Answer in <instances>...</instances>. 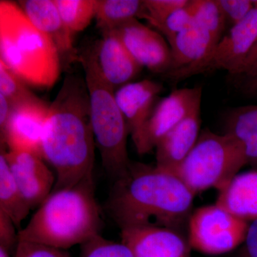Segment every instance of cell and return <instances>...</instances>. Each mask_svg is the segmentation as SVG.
Wrapping results in <instances>:
<instances>
[{
    "label": "cell",
    "mask_w": 257,
    "mask_h": 257,
    "mask_svg": "<svg viewBox=\"0 0 257 257\" xmlns=\"http://www.w3.org/2000/svg\"><path fill=\"white\" fill-rule=\"evenodd\" d=\"M194 196L172 172L132 162L115 179L105 210L120 229L159 227L181 232L188 224Z\"/></svg>",
    "instance_id": "1"
},
{
    "label": "cell",
    "mask_w": 257,
    "mask_h": 257,
    "mask_svg": "<svg viewBox=\"0 0 257 257\" xmlns=\"http://www.w3.org/2000/svg\"><path fill=\"white\" fill-rule=\"evenodd\" d=\"M95 145L87 83L70 74L50 104L42 136V159L56 172L53 190L72 187L93 175Z\"/></svg>",
    "instance_id": "2"
},
{
    "label": "cell",
    "mask_w": 257,
    "mask_h": 257,
    "mask_svg": "<svg viewBox=\"0 0 257 257\" xmlns=\"http://www.w3.org/2000/svg\"><path fill=\"white\" fill-rule=\"evenodd\" d=\"M101 226L91 175L72 187L52 191L19 231V241L65 250L100 234Z\"/></svg>",
    "instance_id": "3"
},
{
    "label": "cell",
    "mask_w": 257,
    "mask_h": 257,
    "mask_svg": "<svg viewBox=\"0 0 257 257\" xmlns=\"http://www.w3.org/2000/svg\"><path fill=\"white\" fill-rule=\"evenodd\" d=\"M0 60L28 85L50 89L62 63L53 42L34 26L20 5L0 1Z\"/></svg>",
    "instance_id": "4"
},
{
    "label": "cell",
    "mask_w": 257,
    "mask_h": 257,
    "mask_svg": "<svg viewBox=\"0 0 257 257\" xmlns=\"http://www.w3.org/2000/svg\"><path fill=\"white\" fill-rule=\"evenodd\" d=\"M247 165L241 143L229 133H201L195 146L172 173L194 194L208 189L220 191Z\"/></svg>",
    "instance_id": "5"
},
{
    "label": "cell",
    "mask_w": 257,
    "mask_h": 257,
    "mask_svg": "<svg viewBox=\"0 0 257 257\" xmlns=\"http://www.w3.org/2000/svg\"><path fill=\"white\" fill-rule=\"evenodd\" d=\"M84 79L89 91L95 145L104 170L116 179L132 163L126 148L130 134L127 124L115 100L114 91L89 72H85Z\"/></svg>",
    "instance_id": "6"
},
{
    "label": "cell",
    "mask_w": 257,
    "mask_h": 257,
    "mask_svg": "<svg viewBox=\"0 0 257 257\" xmlns=\"http://www.w3.org/2000/svg\"><path fill=\"white\" fill-rule=\"evenodd\" d=\"M248 224L216 204L204 206L192 211L187 240L191 248L199 252L222 254L244 242Z\"/></svg>",
    "instance_id": "7"
},
{
    "label": "cell",
    "mask_w": 257,
    "mask_h": 257,
    "mask_svg": "<svg viewBox=\"0 0 257 257\" xmlns=\"http://www.w3.org/2000/svg\"><path fill=\"white\" fill-rule=\"evenodd\" d=\"M84 72L95 76L115 91L128 84L143 70L112 31L101 37L79 55Z\"/></svg>",
    "instance_id": "8"
},
{
    "label": "cell",
    "mask_w": 257,
    "mask_h": 257,
    "mask_svg": "<svg viewBox=\"0 0 257 257\" xmlns=\"http://www.w3.org/2000/svg\"><path fill=\"white\" fill-rule=\"evenodd\" d=\"M257 40L256 7L242 21L231 27L216 45L211 55L202 63L178 74L172 79L177 82L192 76L224 69L231 75H239L250 51Z\"/></svg>",
    "instance_id": "9"
},
{
    "label": "cell",
    "mask_w": 257,
    "mask_h": 257,
    "mask_svg": "<svg viewBox=\"0 0 257 257\" xmlns=\"http://www.w3.org/2000/svg\"><path fill=\"white\" fill-rule=\"evenodd\" d=\"M202 88L175 89L159 101L138 135L133 139L137 152L146 155L202 102Z\"/></svg>",
    "instance_id": "10"
},
{
    "label": "cell",
    "mask_w": 257,
    "mask_h": 257,
    "mask_svg": "<svg viewBox=\"0 0 257 257\" xmlns=\"http://www.w3.org/2000/svg\"><path fill=\"white\" fill-rule=\"evenodd\" d=\"M112 32L142 67L164 76L170 72L172 51L160 33L140 23L137 18L128 20Z\"/></svg>",
    "instance_id": "11"
},
{
    "label": "cell",
    "mask_w": 257,
    "mask_h": 257,
    "mask_svg": "<svg viewBox=\"0 0 257 257\" xmlns=\"http://www.w3.org/2000/svg\"><path fill=\"white\" fill-rule=\"evenodd\" d=\"M49 107L50 104L41 99L13 108L1 133L2 143L8 145L9 151L28 152L42 157V136Z\"/></svg>",
    "instance_id": "12"
},
{
    "label": "cell",
    "mask_w": 257,
    "mask_h": 257,
    "mask_svg": "<svg viewBox=\"0 0 257 257\" xmlns=\"http://www.w3.org/2000/svg\"><path fill=\"white\" fill-rule=\"evenodd\" d=\"M30 209L39 207L50 195L55 185L56 177L41 157L28 152L1 150Z\"/></svg>",
    "instance_id": "13"
},
{
    "label": "cell",
    "mask_w": 257,
    "mask_h": 257,
    "mask_svg": "<svg viewBox=\"0 0 257 257\" xmlns=\"http://www.w3.org/2000/svg\"><path fill=\"white\" fill-rule=\"evenodd\" d=\"M121 238L135 257H191L188 240L175 230L126 228L121 229Z\"/></svg>",
    "instance_id": "14"
},
{
    "label": "cell",
    "mask_w": 257,
    "mask_h": 257,
    "mask_svg": "<svg viewBox=\"0 0 257 257\" xmlns=\"http://www.w3.org/2000/svg\"><path fill=\"white\" fill-rule=\"evenodd\" d=\"M18 5L34 26L55 44L62 64L69 65L79 60L74 35L64 23L55 0H23Z\"/></svg>",
    "instance_id": "15"
},
{
    "label": "cell",
    "mask_w": 257,
    "mask_h": 257,
    "mask_svg": "<svg viewBox=\"0 0 257 257\" xmlns=\"http://www.w3.org/2000/svg\"><path fill=\"white\" fill-rule=\"evenodd\" d=\"M162 90L160 83L144 79L128 83L115 91V100L126 119L132 139L138 135L150 117Z\"/></svg>",
    "instance_id": "16"
},
{
    "label": "cell",
    "mask_w": 257,
    "mask_h": 257,
    "mask_svg": "<svg viewBox=\"0 0 257 257\" xmlns=\"http://www.w3.org/2000/svg\"><path fill=\"white\" fill-rule=\"evenodd\" d=\"M201 104L167 134L156 147L157 167L172 172L188 156L199 138Z\"/></svg>",
    "instance_id": "17"
},
{
    "label": "cell",
    "mask_w": 257,
    "mask_h": 257,
    "mask_svg": "<svg viewBox=\"0 0 257 257\" xmlns=\"http://www.w3.org/2000/svg\"><path fill=\"white\" fill-rule=\"evenodd\" d=\"M219 43L206 29L194 23L170 44L172 65L165 77L172 80L178 74L207 60Z\"/></svg>",
    "instance_id": "18"
},
{
    "label": "cell",
    "mask_w": 257,
    "mask_h": 257,
    "mask_svg": "<svg viewBox=\"0 0 257 257\" xmlns=\"http://www.w3.org/2000/svg\"><path fill=\"white\" fill-rule=\"evenodd\" d=\"M219 192L216 206L247 222L257 219V170L237 174Z\"/></svg>",
    "instance_id": "19"
},
{
    "label": "cell",
    "mask_w": 257,
    "mask_h": 257,
    "mask_svg": "<svg viewBox=\"0 0 257 257\" xmlns=\"http://www.w3.org/2000/svg\"><path fill=\"white\" fill-rule=\"evenodd\" d=\"M226 133L241 143L247 165L257 170V105L239 106L226 117Z\"/></svg>",
    "instance_id": "20"
},
{
    "label": "cell",
    "mask_w": 257,
    "mask_h": 257,
    "mask_svg": "<svg viewBox=\"0 0 257 257\" xmlns=\"http://www.w3.org/2000/svg\"><path fill=\"white\" fill-rule=\"evenodd\" d=\"M145 13L140 0H97L96 28L100 32H110L128 20L141 18Z\"/></svg>",
    "instance_id": "21"
},
{
    "label": "cell",
    "mask_w": 257,
    "mask_h": 257,
    "mask_svg": "<svg viewBox=\"0 0 257 257\" xmlns=\"http://www.w3.org/2000/svg\"><path fill=\"white\" fill-rule=\"evenodd\" d=\"M30 209L12 175L4 154L0 155V211H3L19 227Z\"/></svg>",
    "instance_id": "22"
},
{
    "label": "cell",
    "mask_w": 257,
    "mask_h": 257,
    "mask_svg": "<svg viewBox=\"0 0 257 257\" xmlns=\"http://www.w3.org/2000/svg\"><path fill=\"white\" fill-rule=\"evenodd\" d=\"M64 23L75 35L95 18L97 0H55Z\"/></svg>",
    "instance_id": "23"
},
{
    "label": "cell",
    "mask_w": 257,
    "mask_h": 257,
    "mask_svg": "<svg viewBox=\"0 0 257 257\" xmlns=\"http://www.w3.org/2000/svg\"><path fill=\"white\" fill-rule=\"evenodd\" d=\"M187 7L194 23L206 29L216 41H220L226 22L216 0H189Z\"/></svg>",
    "instance_id": "24"
},
{
    "label": "cell",
    "mask_w": 257,
    "mask_h": 257,
    "mask_svg": "<svg viewBox=\"0 0 257 257\" xmlns=\"http://www.w3.org/2000/svg\"><path fill=\"white\" fill-rule=\"evenodd\" d=\"M0 94L4 96L13 107L41 100L27 87L23 82L3 62L0 60Z\"/></svg>",
    "instance_id": "25"
},
{
    "label": "cell",
    "mask_w": 257,
    "mask_h": 257,
    "mask_svg": "<svg viewBox=\"0 0 257 257\" xmlns=\"http://www.w3.org/2000/svg\"><path fill=\"white\" fill-rule=\"evenodd\" d=\"M80 257H135L125 243L106 239L96 235L81 245Z\"/></svg>",
    "instance_id": "26"
},
{
    "label": "cell",
    "mask_w": 257,
    "mask_h": 257,
    "mask_svg": "<svg viewBox=\"0 0 257 257\" xmlns=\"http://www.w3.org/2000/svg\"><path fill=\"white\" fill-rule=\"evenodd\" d=\"M189 3V0H144L145 13L141 18L156 28L172 13L187 7Z\"/></svg>",
    "instance_id": "27"
},
{
    "label": "cell",
    "mask_w": 257,
    "mask_h": 257,
    "mask_svg": "<svg viewBox=\"0 0 257 257\" xmlns=\"http://www.w3.org/2000/svg\"><path fill=\"white\" fill-rule=\"evenodd\" d=\"M194 24V18L187 6L172 13L163 23L155 28L163 34L170 45L179 33L191 28Z\"/></svg>",
    "instance_id": "28"
},
{
    "label": "cell",
    "mask_w": 257,
    "mask_h": 257,
    "mask_svg": "<svg viewBox=\"0 0 257 257\" xmlns=\"http://www.w3.org/2000/svg\"><path fill=\"white\" fill-rule=\"evenodd\" d=\"M226 24L231 27L242 21L256 7V1L251 0H216Z\"/></svg>",
    "instance_id": "29"
},
{
    "label": "cell",
    "mask_w": 257,
    "mask_h": 257,
    "mask_svg": "<svg viewBox=\"0 0 257 257\" xmlns=\"http://www.w3.org/2000/svg\"><path fill=\"white\" fill-rule=\"evenodd\" d=\"M15 257H71L65 250L51 247L40 243L20 241Z\"/></svg>",
    "instance_id": "30"
},
{
    "label": "cell",
    "mask_w": 257,
    "mask_h": 257,
    "mask_svg": "<svg viewBox=\"0 0 257 257\" xmlns=\"http://www.w3.org/2000/svg\"><path fill=\"white\" fill-rule=\"evenodd\" d=\"M16 225L3 211H0V247L5 248L10 253L16 250L19 242Z\"/></svg>",
    "instance_id": "31"
},
{
    "label": "cell",
    "mask_w": 257,
    "mask_h": 257,
    "mask_svg": "<svg viewBox=\"0 0 257 257\" xmlns=\"http://www.w3.org/2000/svg\"><path fill=\"white\" fill-rule=\"evenodd\" d=\"M243 244V257H257V219L248 224Z\"/></svg>",
    "instance_id": "32"
},
{
    "label": "cell",
    "mask_w": 257,
    "mask_h": 257,
    "mask_svg": "<svg viewBox=\"0 0 257 257\" xmlns=\"http://www.w3.org/2000/svg\"><path fill=\"white\" fill-rule=\"evenodd\" d=\"M242 89L248 94H254L257 93V63L253 64L247 72L241 75Z\"/></svg>",
    "instance_id": "33"
},
{
    "label": "cell",
    "mask_w": 257,
    "mask_h": 257,
    "mask_svg": "<svg viewBox=\"0 0 257 257\" xmlns=\"http://www.w3.org/2000/svg\"><path fill=\"white\" fill-rule=\"evenodd\" d=\"M13 107L4 96L0 94V131L3 133L10 119Z\"/></svg>",
    "instance_id": "34"
},
{
    "label": "cell",
    "mask_w": 257,
    "mask_h": 257,
    "mask_svg": "<svg viewBox=\"0 0 257 257\" xmlns=\"http://www.w3.org/2000/svg\"><path fill=\"white\" fill-rule=\"evenodd\" d=\"M256 63H257V40L254 45H253V48L250 51L247 58L246 59L244 63H243L242 69H241V72L238 76L241 75V74L247 72L248 69ZM238 76H236V77H238Z\"/></svg>",
    "instance_id": "35"
},
{
    "label": "cell",
    "mask_w": 257,
    "mask_h": 257,
    "mask_svg": "<svg viewBox=\"0 0 257 257\" xmlns=\"http://www.w3.org/2000/svg\"><path fill=\"white\" fill-rule=\"evenodd\" d=\"M0 257H11L10 253L5 248L0 247Z\"/></svg>",
    "instance_id": "36"
}]
</instances>
